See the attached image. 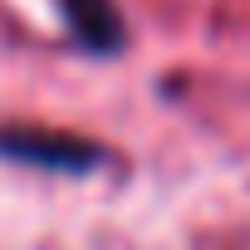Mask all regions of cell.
<instances>
[{
	"label": "cell",
	"instance_id": "2",
	"mask_svg": "<svg viewBox=\"0 0 250 250\" xmlns=\"http://www.w3.org/2000/svg\"><path fill=\"white\" fill-rule=\"evenodd\" d=\"M59 10H64V30L74 35L83 54H103V59L123 54L128 25H123L113 0H59Z\"/></svg>",
	"mask_w": 250,
	"mask_h": 250
},
{
	"label": "cell",
	"instance_id": "1",
	"mask_svg": "<svg viewBox=\"0 0 250 250\" xmlns=\"http://www.w3.org/2000/svg\"><path fill=\"white\" fill-rule=\"evenodd\" d=\"M0 162L54 172V177H88L108 162V147L69 133V128H35V123H0Z\"/></svg>",
	"mask_w": 250,
	"mask_h": 250
}]
</instances>
